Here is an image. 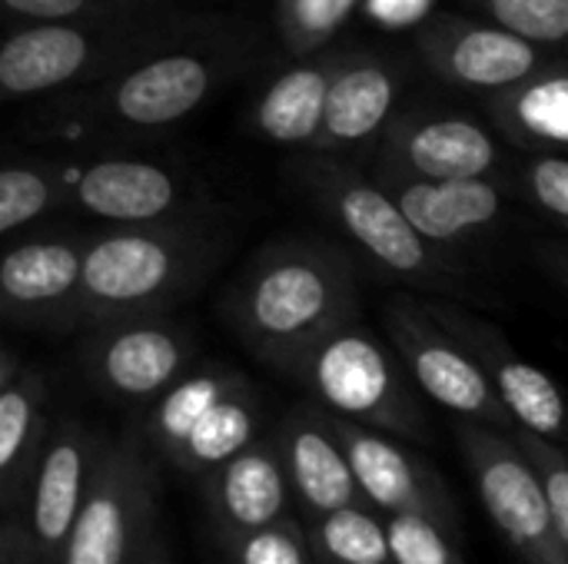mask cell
Wrapping results in <instances>:
<instances>
[{"instance_id":"6da1fadb","label":"cell","mask_w":568,"mask_h":564,"mask_svg":"<svg viewBox=\"0 0 568 564\" xmlns=\"http://www.w3.org/2000/svg\"><path fill=\"white\" fill-rule=\"evenodd\" d=\"M260 47L256 27L230 17L223 27L166 47L93 86L43 100L33 116V133L40 140L87 146L113 136L173 130L246 73Z\"/></svg>"},{"instance_id":"7a4b0ae2","label":"cell","mask_w":568,"mask_h":564,"mask_svg":"<svg viewBox=\"0 0 568 564\" xmlns=\"http://www.w3.org/2000/svg\"><path fill=\"white\" fill-rule=\"evenodd\" d=\"M223 316L263 366L286 376L313 346L356 322V266L329 239H280L230 283Z\"/></svg>"},{"instance_id":"3957f363","label":"cell","mask_w":568,"mask_h":564,"mask_svg":"<svg viewBox=\"0 0 568 564\" xmlns=\"http://www.w3.org/2000/svg\"><path fill=\"white\" fill-rule=\"evenodd\" d=\"M230 17L196 7L130 10L77 23L13 27L0 43V93L50 100L93 86L166 47L203 37Z\"/></svg>"},{"instance_id":"277c9868","label":"cell","mask_w":568,"mask_h":564,"mask_svg":"<svg viewBox=\"0 0 568 564\" xmlns=\"http://www.w3.org/2000/svg\"><path fill=\"white\" fill-rule=\"evenodd\" d=\"M230 236L206 216L106 229L87 239L83 326L163 319L226 253Z\"/></svg>"},{"instance_id":"5b68a950","label":"cell","mask_w":568,"mask_h":564,"mask_svg":"<svg viewBox=\"0 0 568 564\" xmlns=\"http://www.w3.org/2000/svg\"><path fill=\"white\" fill-rule=\"evenodd\" d=\"M286 379L303 386L320 409L359 429L409 442L433 435L423 392L409 379L399 352L359 319L313 346Z\"/></svg>"},{"instance_id":"8992f818","label":"cell","mask_w":568,"mask_h":564,"mask_svg":"<svg viewBox=\"0 0 568 564\" xmlns=\"http://www.w3.org/2000/svg\"><path fill=\"white\" fill-rule=\"evenodd\" d=\"M293 176L310 199L323 206L329 219L389 276L443 296L463 293V269L413 229L376 176L329 153H303L293 163Z\"/></svg>"},{"instance_id":"52a82bcc","label":"cell","mask_w":568,"mask_h":564,"mask_svg":"<svg viewBox=\"0 0 568 564\" xmlns=\"http://www.w3.org/2000/svg\"><path fill=\"white\" fill-rule=\"evenodd\" d=\"M263 409L253 382L230 366H203L160 396L140 425V439L166 465L206 479L263 442Z\"/></svg>"},{"instance_id":"ba28073f","label":"cell","mask_w":568,"mask_h":564,"mask_svg":"<svg viewBox=\"0 0 568 564\" xmlns=\"http://www.w3.org/2000/svg\"><path fill=\"white\" fill-rule=\"evenodd\" d=\"M156 539L153 452L140 432L106 439L63 564H140Z\"/></svg>"},{"instance_id":"9c48e42d","label":"cell","mask_w":568,"mask_h":564,"mask_svg":"<svg viewBox=\"0 0 568 564\" xmlns=\"http://www.w3.org/2000/svg\"><path fill=\"white\" fill-rule=\"evenodd\" d=\"M456 445L489 522L516 555L526 564H568V545L552 515L542 475L516 435L459 422Z\"/></svg>"},{"instance_id":"30bf717a","label":"cell","mask_w":568,"mask_h":564,"mask_svg":"<svg viewBox=\"0 0 568 564\" xmlns=\"http://www.w3.org/2000/svg\"><path fill=\"white\" fill-rule=\"evenodd\" d=\"M383 326L389 346L399 352L409 379L426 399L449 409L463 422L516 432V422L496 396L483 366L446 326L433 319L426 302L393 296L383 306Z\"/></svg>"},{"instance_id":"8fae6325","label":"cell","mask_w":568,"mask_h":564,"mask_svg":"<svg viewBox=\"0 0 568 564\" xmlns=\"http://www.w3.org/2000/svg\"><path fill=\"white\" fill-rule=\"evenodd\" d=\"M196 332L176 319H130L90 329L80 342L87 382L116 402H156L193 372Z\"/></svg>"},{"instance_id":"7c38bea8","label":"cell","mask_w":568,"mask_h":564,"mask_svg":"<svg viewBox=\"0 0 568 564\" xmlns=\"http://www.w3.org/2000/svg\"><path fill=\"white\" fill-rule=\"evenodd\" d=\"M70 206L103 219L110 229L160 226L186 216H200L203 193L190 173L146 160L103 153L87 163H67Z\"/></svg>"},{"instance_id":"4fadbf2b","label":"cell","mask_w":568,"mask_h":564,"mask_svg":"<svg viewBox=\"0 0 568 564\" xmlns=\"http://www.w3.org/2000/svg\"><path fill=\"white\" fill-rule=\"evenodd\" d=\"M503 166V150L496 133L456 110L409 106L399 110L376 146V176L406 180H496Z\"/></svg>"},{"instance_id":"5bb4252c","label":"cell","mask_w":568,"mask_h":564,"mask_svg":"<svg viewBox=\"0 0 568 564\" xmlns=\"http://www.w3.org/2000/svg\"><path fill=\"white\" fill-rule=\"evenodd\" d=\"M426 309L483 366V372L489 376L496 396L509 409L516 429L532 432V435H539V439L556 442V445L566 449L568 402L566 392L559 389V382L552 376H546L539 366L526 362L513 349V342L506 339V332L499 326H493L489 319H483V316H476V312H469L463 306H453L446 299H429Z\"/></svg>"},{"instance_id":"9a60e30c","label":"cell","mask_w":568,"mask_h":564,"mask_svg":"<svg viewBox=\"0 0 568 564\" xmlns=\"http://www.w3.org/2000/svg\"><path fill=\"white\" fill-rule=\"evenodd\" d=\"M416 53L433 76L449 86L496 96L532 76L549 53L493 20L436 13L416 30Z\"/></svg>"},{"instance_id":"2e32d148","label":"cell","mask_w":568,"mask_h":564,"mask_svg":"<svg viewBox=\"0 0 568 564\" xmlns=\"http://www.w3.org/2000/svg\"><path fill=\"white\" fill-rule=\"evenodd\" d=\"M83 259L80 236H33L0 259V309L20 329L67 332L83 326Z\"/></svg>"},{"instance_id":"e0dca14e","label":"cell","mask_w":568,"mask_h":564,"mask_svg":"<svg viewBox=\"0 0 568 564\" xmlns=\"http://www.w3.org/2000/svg\"><path fill=\"white\" fill-rule=\"evenodd\" d=\"M329 422L349 455L363 502L369 509H376L386 519L423 515V519H433L456 532V525H459L456 499H453L446 479L423 455L409 452L393 435L359 429L336 416H329Z\"/></svg>"},{"instance_id":"ac0fdd59","label":"cell","mask_w":568,"mask_h":564,"mask_svg":"<svg viewBox=\"0 0 568 564\" xmlns=\"http://www.w3.org/2000/svg\"><path fill=\"white\" fill-rule=\"evenodd\" d=\"M103 442V435H97L87 422L73 416L53 422L27 502V525L43 564H63Z\"/></svg>"},{"instance_id":"d6986e66","label":"cell","mask_w":568,"mask_h":564,"mask_svg":"<svg viewBox=\"0 0 568 564\" xmlns=\"http://www.w3.org/2000/svg\"><path fill=\"white\" fill-rule=\"evenodd\" d=\"M273 445L306 522L326 519L339 509L366 505L329 412H323L316 402L286 412L273 432Z\"/></svg>"},{"instance_id":"ffe728a7","label":"cell","mask_w":568,"mask_h":564,"mask_svg":"<svg viewBox=\"0 0 568 564\" xmlns=\"http://www.w3.org/2000/svg\"><path fill=\"white\" fill-rule=\"evenodd\" d=\"M406 70L373 50L349 47L326 103V120L316 146L310 153H349L363 146H379L383 133L399 113Z\"/></svg>"},{"instance_id":"44dd1931","label":"cell","mask_w":568,"mask_h":564,"mask_svg":"<svg viewBox=\"0 0 568 564\" xmlns=\"http://www.w3.org/2000/svg\"><path fill=\"white\" fill-rule=\"evenodd\" d=\"M50 432V392L43 376L13 349H0V509L7 515H27Z\"/></svg>"},{"instance_id":"7402d4cb","label":"cell","mask_w":568,"mask_h":564,"mask_svg":"<svg viewBox=\"0 0 568 564\" xmlns=\"http://www.w3.org/2000/svg\"><path fill=\"white\" fill-rule=\"evenodd\" d=\"M376 180L399 203L413 229L443 253L486 236L489 229L499 226L506 213V193L499 180H449V183L406 180V176H376Z\"/></svg>"},{"instance_id":"603a6c76","label":"cell","mask_w":568,"mask_h":564,"mask_svg":"<svg viewBox=\"0 0 568 564\" xmlns=\"http://www.w3.org/2000/svg\"><path fill=\"white\" fill-rule=\"evenodd\" d=\"M210 515L216 519L220 539H240L280 525L293 509V489L273 439L256 442L233 462L200 479Z\"/></svg>"},{"instance_id":"cb8c5ba5","label":"cell","mask_w":568,"mask_h":564,"mask_svg":"<svg viewBox=\"0 0 568 564\" xmlns=\"http://www.w3.org/2000/svg\"><path fill=\"white\" fill-rule=\"evenodd\" d=\"M346 50L349 47L336 43L316 57L293 60L286 70H280L250 106L253 133L266 143L310 153L323 133L329 90Z\"/></svg>"},{"instance_id":"d4e9b609","label":"cell","mask_w":568,"mask_h":564,"mask_svg":"<svg viewBox=\"0 0 568 564\" xmlns=\"http://www.w3.org/2000/svg\"><path fill=\"white\" fill-rule=\"evenodd\" d=\"M493 126L532 156H568V60L549 57L523 83L486 96Z\"/></svg>"},{"instance_id":"484cf974","label":"cell","mask_w":568,"mask_h":564,"mask_svg":"<svg viewBox=\"0 0 568 564\" xmlns=\"http://www.w3.org/2000/svg\"><path fill=\"white\" fill-rule=\"evenodd\" d=\"M70 206L67 163L53 160H7L0 170V236L30 229L53 209Z\"/></svg>"},{"instance_id":"4316f807","label":"cell","mask_w":568,"mask_h":564,"mask_svg":"<svg viewBox=\"0 0 568 564\" xmlns=\"http://www.w3.org/2000/svg\"><path fill=\"white\" fill-rule=\"evenodd\" d=\"M320 564H393L386 515L369 505L339 509L306 525Z\"/></svg>"},{"instance_id":"83f0119b","label":"cell","mask_w":568,"mask_h":564,"mask_svg":"<svg viewBox=\"0 0 568 564\" xmlns=\"http://www.w3.org/2000/svg\"><path fill=\"white\" fill-rule=\"evenodd\" d=\"M363 0H276L273 23L293 60L336 47V33L353 20Z\"/></svg>"},{"instance_id":"f1b7e54d","label":"cell","mask_w":568,"mask_h":564,"mask_svg":"<svg viewBox=\"0 0 568 564\" xmlns=\"http://www.w3.org/2000/svg\"><path fill=\"white\" fill-rule=\"evenodd\" d=\"M486 20L523 37L526 43L568 50V0H473Z\"/></svg>"},{"instance_id":"f546056e","label":"cell","mask_w":568,"mask_h":564,"mask_svg":"<svg viewBox=\"0 0 568 564\" xmlns=\"http://www.w3.org/2000/svg\"><path fill=\"white\" fill-rule=\"evenodd\" d=\"M0 7L13 27H40V23L97 20L130 10H163V7H180V0H0Z\"/></svg>"},{"instance_id":"4dcf8cb0","label":"cell","mask_w":568,"mask_h":564,"mask_svg":"<svg viewBox=\"0 0 568 564\" xmlns=\"http://www.w3.org/2000/svg\"><path fill=\"white\" fill-rule=\"evenodd\" d=\"M386 532L393 564H466L456 532L433 519L396 515L386 519Z\"/></svg>"},{"instance_id":"1f68e13d","label":"cell","mask_w":568,"mask_h":564,"mask_svg":"<svg viewBox=\"0 0 568 564\" xmlns=\"http://www.w3.org/2000/svg\"><path fill=\"white\" fill-rule=\"evenodd\" d=\"M220 542L233 564H320L306 529L296 519H286L253 535L220 539Z\"/></svg>"},{"instance_id":"d6a6232c","label":"cell","mask_w":568,"mask_h":564,"mask_svg":"<svg viewBox=\"0 0 568 564\" xmlns=\"http://www.w3.org/2000/svg\"><path fill=\"white\" fill-rule=\"evenodd\" d=\"M519 186L529 203L568 229V156H529L519 170Z\"/></svg>"},{"instance_id":"836d02e7","label":"cell","mask_w":568,"mask_h":564,"mask_svg":"<svg viewBox=\"0 0 568 564\" xmlns=\"http://www.w3.org/2000/svg\"><path fill=\"white\" fill-rule=\"evenodd\" d=\"M516 442L523 445V452L529 455V462L539 469L542 475V485H546V495H549V505H552V515L559 522V532L568 545V452L556 442H546L532 432H523L516 429L513 432Z\"/></svg>"},{"instance_id":"e575fe53","label":"cell","mask_w":568,"mask_h":564,"mask_svg":"<svg viewBox=\"0 0 568 564\" xmlns=\"http://www.w3.org/2000/svg\"><path fill=\"white\" fill-rule=\"evenodd\" d=\"M359 10L383 30H419L426 20L436 17V0H363Z\"/></svg>"},{"instance_id":"d590c367","label":"cell","mask_w":568,"mask_h":564,"mask_svg":"<svg viewBox=\"0 0 568 564\" xmlns=\"http://www.w3.org/2000/svg\"><path fill=\"white\" fill-rule=\"evenodd\" d=\"M0 564H43L27 515H3L0 529Z\"/></svg>"},{"instance_id":"8d00e7d4","label":"cell","mask_w":568,"mask_h":564,"mask_svg":"<svg viewBox=\"0 0 568 564\" xmlns=\"http://www.w3.org/2000/svg\"><path fill=\"white\" fill-rule=\"evenodd\" d=\"M536 263L546 269L549 279H556L568 293V243L546 239L542 246H536Z\"/></svg>"},{"instance_id":"74e56055","label":"cell","mask_w":568,"mask_h":564,"mask_svg":"<svg viewBox=\"0 0 568 564\" xmlns=\"http://www.w3.org/2000/svg\"><path fill=\"white\" fill-rule=\"evenodd\" d=\"M140 564H170V558H166V548H163V542H160V539L150 545V552L143 555V562Z\"/></svg>"}]
</instances>
